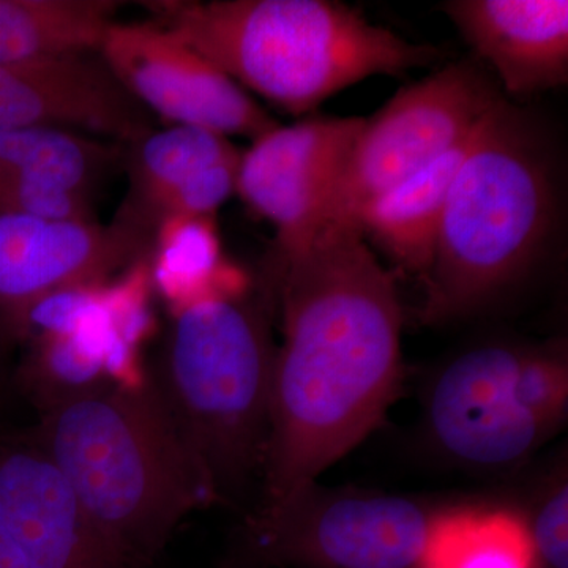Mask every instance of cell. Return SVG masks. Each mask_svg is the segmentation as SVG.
I'll use <instances>...</instances> for the list:
<instances>
[{
  "label": "cell",
  "instance_id": "obj_1",
  "mask_svg": "<svg viewBox=\"0 0 568 568\" xmlns=\"http://www.w3.org/2000/svg\"><path fill=\"white\" fill-rule=\"evenodd\" d=\"M265 297L282 317L263 500L320 480L383 424L405 379L395 275L358 227L325 223L275 253Z\"/></svg>",
  "mask_w": 568,
  "mask_h": 568
},
{
  "label": "cell",
  "instance_id": "obj_2",
  "mask_svg": "<svg viewBox=\"0 0 568 568\" xmlns=\"http://www.w3.org/2000/svg\"><path fill=\"white\" fill-rule=\"evenodd\" d=\"M33 432L130 568L155 566L183 519L220 504L152 377L52 407Z\"/></svg>",
  "mask_w": 568,
  "mask_h": 568
},
{
  "label": "cell",
  "instance_id": "obj_3",
  "mask_svg": "<svg viewBox=\"0 0 568 568\" xmlns=\"http://www.w3.org/2000/svg\"><path fill=\"white\" fill-rule=\"evenodd\" d=\"M151 22L293 115L377 77L439 61L414 43L334 0H211L142 3Z\"/></svg>",
  "mask_w": 568,
  "mask_h": 568
},
{
  "label": "cell",
  "instance_id": "obj_4",
  "mask_svg": "<svg viewBox=\"0 0 568 568\" xmlns=\"http://www.w3.org/2000/svg\"><path fill=\"white\" fill-rule=\"evenodd\" d=\"M552 209L547 156L528 123L499 99L474 130L448 189L420 323L466 320L507 293L547 241Z\"/></svg>",
  "mask_w": 568,
  "mask_h": 568
},
{
  "label": "cell",
  "instance_id": "obj_5",
  "mask_svg": "<svg viewBox=\"0 0 568 568\" xmlns=\"http://www.w3.org/2000/svg\"><path fill=\"white\" fill-rule=\"evenodd\" d=\"M275 355L265 295L212 298L173 316L151 375L220 504L263 480Z\"/></svg>",
  "mask_w": 568,
  "mask_h": 568
},
{
  "label": "cell",
  "instance_id": "obj_6",
  "mask_svg": "<svg viewBox=\"0 0 568 568\" xmlns=\"http://www.w3.org/2000/svg\"><path fill=\"white\" fill-rule=\"evenodd\" d=\"M448 504L317 480L246 515L241 548L260 567L418 568Z\"/></svg>",
  "mask_w": 568,
  "mask_h": 568
},
{
  "label": "cell",
  "instance_id": "obj_7",
  "mask_svg": "<svg viewBox=\"0 0 568 568\" xmlns=\"http://www.w3.org/2000/svg\"><path fill=\"white\" fill-rule=\"evenodd\" d=\"M499 99L470 62L450 63L396 92L386 106L365 119L335 183L324 224L357 227L365 205L466 141Z\"/></svg>",
  "mask_w": 568,
  "mask_h": 568
},
{
  "label": "cell",
  "instance_id": "obj_8",
  "mask_svg": "<svg viewBox=\"0 0 568 568\" xmlns=\"http://www.w3.org/2000/svg\"><path fill=\"white\" fill-rule=\"evenodd\" d=\"M525 346L470 347L433 377L425 395L426 436L448 462L474 470H511L558 435L515 398L511 381Z\"/></svg>",
  "mask_w": 568,
  "mask_h": 568
},
{
  "label": "cell",
  "instance_id": "obj_9",
  "mask_svg": "<svg viewBox=\"0 0 568 568\" xmlns=\"http://www.w3.org/2000/svg\"><path fill=\"white\" fill-rule=\"evenodd\" d=\"M99 52L125 91L170 125L250 141L278 125L233 78L151 21H115Z\"/></svg>",
  "mask_w": 568,
  "mask_h": 568
},
{
  "label": "cell",
  "instance_id": "obj_10",
  "mask_svg": "<svg viewBox=\"0 0 568 568\" xmlns=\"http://www.w3.org/2000/svg\"><path fill=\"white\" fill-rule=\"evenodd\" d=\"M153 235L118 215L108 226L0 213V336L11 338L41 298L80 284L108 283L152 253Z\"/></svg>",
  "mask_w": 568,
  "mask_h": 568
},
{
  "label": "cell",
  "instance_id": "obj_11",
  "mask_svg": "<svg viewBox=\"0 0 568 568\" xmlns=\"http://www.w3.org/2000/svg\"><path fill=\"white\" fill-rule=\"evenodd\" d=\"M364 118L276 125L241 153L235 193L274 224L275 253L304 246L324 224L335 183Z\"/></svg>",
  "mask_w": 568,
  "mask_h": 568
},
{
  "label": "cell",
  "instance_id": "obj_12",
  "mask_svg": "<svg viewBox=\"0 0 568 568\" xmlns=\"http://www.w3.org/2000/svg\"><path fill=\"white\" fill-rule=\"evenodd\" d=\"M0 526L28 568H130L33 428L0 435Z\"/></svg>",
  "mask_w": 568,
  "mask_h": 568
},
{
  "label": "cell",
  "instance_id": "obj_13",
  "mask_svg": "<svg viewBox=\"0 0 568 568\" xmlns=\"http://www.w3.org/2000/svg\"><path fill=\"white\" fill-rule=\"evenodd\" d=\"M52 126L130 145L152 114L115 80L100 52L0 63V132Z\"/></svg>",
  "mask_w": 568,
  "mask_h": 568
},
{
  "label": "cell",
  "instance_id": "obj_14",
  "mask_svg": "<svg viewBox=\"0 0 568 568\" xmlns=\"http://www.w3.org/2000/svg\"><path fill=\"white\" fill-rule=\"evenodd\" d=\"M440 9L510 95L567 84V0H450Z\"/></svg>",
  "mask_w": 568,
  "mask_h": 568
},
{
  "label": "cell",
  "instance_id": "obj_15",
  "mask_svg": "<svg viewBox=\"0 0 568 568\" xmlns=\"http://www.w3.org/2000/svg\"><path fill=\"white\" fill-rule=\"evenodd\" d=\"M470 136L420 173L381 194L358 215L357 227L366 242H375L407 274L425 280L432 268L448 189Z\"/></svg>",
  "mask_w": 568,
  "mask_h": 568
},
{
  "label": "cell",
  "instance_id": "obj_16",
  "mask_svg": "<svg viewBox=\"0 0 568 568\" xmlns=\"http://www.w3.org/2000/svg\"><path fill=\"white\" fill-rule=\"evenodd\" d=\"M230 138L189 125L153 129L125 153L130 194L119 215L155 233L159 211L171 193L197 171L239 159Z\"/></svg>",
  "mask_w": 568,
  "mask_h": 568
},
{
  "label": "cell",
  "instance_id": "obj_17",
  "mask_svg": "<svg viewBox=\"0 0 568 568\" xmlns=\"http://www.w3.org/2000/svg\"><path fill=\"white\" fill-rule=\"evenodd\" d=\"M418 568H540L521 508L450 503L437 518Z\"/></svg>",
  "mask_w": 568,
  "mask_h": 568
},
{
  "label": "cell",
  "instance_id": "obj_18",
  "mask_svg": "<svg viewBox=\"0 0 568 568\" xmlns=\"http://www.w3.org/2000/svg\"><path fill=\"white\" fill-rule=\"evenodd\" d=\"M119 9L114 0H0V63L99 52Z\"/></svg>",
  "mask_w": 568,
  "mask_h": 568
},
{
  "label": "cell",
  "instance_id": "obj_19",
  "mask_svg": "<svg viewBox=\"0 0 568 568\" xmlns=\"http://www.w3.org/2000/svg\"><path fill=\"white\" fill-rule=\"evenodd\" d=\"M119 145L52 126L6 130L0 132V175L54 183L91 197L125 159Z\"/></svg>",
  "mask_w": 568,
  "mask_h": 568
},
{
  "label": "cell",
  "instance_id": "obj_20",
  "mask_svg": "<svg viewBox=\"0 0 568 568\" xmlns=\"http://www.w3.org/2000/svg\"><path fill=\"white\" fill-rule=\"evenodd\" d=\"M112 334L114 327L104 320L80 334L37 335L24 342L18 383L39 414L110 384L103 357Z\"/></svg>",
  "mask_w": 568,
  "mask_h": 568
},
{
  "label": "cell",
  "instance_id": "obj_21",
  "mask_svg": "<svg viewBox=\"0 0 568 568\" xmlns=\"http://www.w3.org/2000/svg\"><path fill=\"white\" fill-rule=\"evenodd\" d=\"M152 246L153 293L166 302L171 316L215 298L211 278L224 256L213 216H164Z\"/></svg>",
  "mask_w": 568,
  "mask_h": 568
},
{
  "label": "cell",
  "instance_id": "obj_22",
  "mask_svg": "<svg viewBox=\"0 0 568 568\" xmlns=\"http://www.w3.org/2000/svg\"><path fill=\"white\" fill-rule=\"evenodd\" d=\"M106 283L67 287L33 304L14 327L10 342H28L37 335L80 334L108 320L104 310Z\"/></svg>",
  "mask_w": 568,
  "mask_h": 568
},
{
  "label": "cell",
  "instance_id": "obj_23",
  "mask_svg": "<svg viewBox=\"0 0 568 568\" xmlns=\"http://www.w3.org/2000/svg\"><path fill=\"white\" fill-rule=\"evenodd\" d=\"M528 525L538 567L568 568V484L566 465L541 485L528 508Z\"/></svg>",
  "mask_w": 568,
  "mask_h": 568
},
{
  "label": "cell",
  "instance_id": "obj_24",
  "mask_svg": "<svg viewBox=\"0 0 568 568\" xmlns=\"http://www.w3.org/2000/svg\"><path fill=\"white\" fill-rule=\"evenodd\" d=\"M91 197L26 178H3L0 213L13 212L48 222H89L92 219Z\"/></svg>",
  "mask_w": 568,
  "mask_h": 568
},
{
  "label": "cell",
  "instance_id": "obj_25",
  "mask_svg": "<svg viewBox=\"0 0 568 568\" xmlns=\"http://www.w3.org/2000/svg\"><path fill=\"white\" fill-rule=\"evenodd\" d=\"M241 156L212 164L182 182L164 200L156 224L164 216H215V212L235 193Z\"/></svg>",
  "mask_w": 568,
  "mask_h": 568
},
{
  "label": "cell",
  "instance_id": "obj_26",
  "mask_svg": "<svg viewBox=\"0 0 568 568\" xmlns=\"http://www.w3.org/2000/svg\"><path fill=\"white\" fill-rule=\"evenodd\" d=\"M0 568H28L20 549L2 526H0Z\"/></svg>",
  "mask_w": 568,
  "mask_h": 568
},
{
  "label": "cell",
  "instance_id": "obj_27",
  "mask_svg": "<svg viewBox=\"0 0 568 568\" xmlns=\"http://www.w3.org/2000/svg\"><path fill=\"white\" fill-rule=\"evenodd\" d=\"M3 178L0 175V193H2Z\"/></svg>",
  "mask_w": 568,
  "mask_h": 568
}]
</instances>
